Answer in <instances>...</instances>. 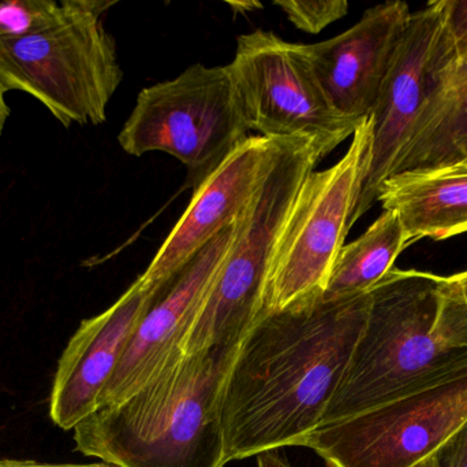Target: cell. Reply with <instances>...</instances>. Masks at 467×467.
<instances>
[{
  "instance_id": "15",
  "label": "cell",
  "mask_w": 467,
  "mask_h": 467,
  "mask_svg": "<svg viewBox=\"0 0 467 467\" xmlns=\"http://www.w3.org/2000/svg\"><path fill=\"white\" fill-rule=\"evenodd\" d=\"M384 210L397 211L410 244L467 233V161L408 170L387 178L379 191Z\"/></svg>"
},
{
  "instance_id": "7",
  "label": "cell",
  "mask_w": 467,
  "mask_h": 467,
  "mask_svg": "<svg viewBox=\"0 0 467 467\" xmlns=\"http://www.w3.org/2000/svg\"><path fill=\"white\" fill-rule=\"evenodd\" d=\"M370 145L372 120L367 117L343 158L305 181L275 252L263 314L323 295L351 229Z\"/></svg>"
},
{
  "instance_id": "21",
  "label": "cell",
  "mask_w": 467,
  "mask_h": 467,
  "mask_svg": "<svg viewBox=\"0 0 467 467\" xmlns=\"http://www.w3.org/2000/svg\"><path fill=\"white\" fill-rule=\"evenodd\" d=\"M449 25L457 48L467 44V0H447Z\"/></svg>"
},
{
  "instance_id": "22",
  "label": "cell",
  "mask_w": 467,
  "mask_h": 467,
  "mask_svg": "<svg viewBox=\"0 0 467 467\" xmlns=\"http://www.w3.org/2000/svg\"><path fill=\"white\" fill-rule=\"evenodd\" d=\"M0 467H118L106 462L95 463H43L36 461L0 460Z\"/></svg>"
},
{
  "instance_id": "5",
  "label": "cell",
  "mask_w": 467,
  "mask_h": 467,
  "mask_svg": "<svg viewBox=\"0 0 467 467\" xmlns=\"http://www.w3.org/2000/svg\"><path fill=\"white\" fill-rule=\"evenodd\" d=\"M335 148L313 137H285L239 219L238 233L197 315L185 354L239 347L265 304L272 262L299 191Z\"/></svg>"
},
{
  "instance_id": "20",
  "label": "cell",
  "mask_w": 467,
  "mask_h": 467,
  "mask_svg": "<svg viewBox=\"0 0 467 467\" xmlns=\"http://www.w3.org/2000/svg\"><path fill=\"white\" fill-rule=\"evenodd\" d=\"M438 467H467V421L435 454Z\"/></svg>"
},
{
  "instance_id": "18",
  "label": "cell",
  "mask_w": 467,
  "mask_h": 467,
  "mask_svg": "<svg viewBox=\"0 0 467 467\" xmlns=\"http://www.w3.org/2000/svg\"><path fill=\"white\" fill-rule=\"evenodd\" d=\"M59 0L0 2V37H19L38 29L59 11Z\"/></svg>"
},
{
  "instance_id": "10",
  "label": "cell",
  "mask_w": 467,
  "mask_h": 467,
  "mask_svg": "<svg viewBox=\"0 0 467 467\" xmlns=\"http://www.w3.org/2000/svg\"><path fill=\"white\" fill-rule=\"evenodd\" d=\"M447 0L431 2L411 14L372 114V145L350 227L378 202L384 181L394 173L422 109L457 57Z\"/></svg>"
},
{
  "instance_id": "8",
  "label": "cell",
  "mask_w": 467,
  "mask_h": 467,
  "mask_svg": "<svg viewBox=\"0 0 467 467\" xmlns=\"http://www.w3.org/2000/svg\"><path fill=\"white\" fill-rule=\"evenodd\" d=\"M467 421V367L357 416L321 425L301 447L329 467H416Z\"/></svg>"
},
{
  "instance_id": "13",
  "label": "cell",
  "mask_w": 467,
  "mask_h": 467,
  "mask_svg": "<svg viewBox=\"0 0 467 467\" xmlns=\"http://www.w3.org/2000/svg\"><path fill=\"white\" fill-rule=\"evenodd\" d=\"M158 288L139 277L106 312L82 321L60 356L52 383L49 417L60 430H74L98 410L99 398Z\"/></svg>"
},
{
  "instance_id": "16",
  "label": "cell",
  "mask_w": 467,
  "mask_h": 467,
  "mask_svg": "<svg viewBox=\"0 0 467 467\" xmlns=\"http://www.w3.org/2000/svg\"><path fill=\"white\" fill-rule=\"evenodd\" d=\"M466 159L467 44L458 48L438 90L422 109L392 175L447 166Z\"/></svg>"
},
{
  "instance_id": "27",
  "label": "cell",
  "mask_w": 467,
  "mask_h": 467,
  "mask_svg": "<svg viewBox=\"0 0 467 467\" xmlns=\"http://www.w3.org/2000/svg\"><path fill=\"white\" fill-rule=\"evenodd\" d=\"M416 467H438V463H436L435 457H431L424 461V462L419 463Z\"/></svg>"
},
{
  "instance_id": "25",
  "label": "cell",
  "mask_w": 467,
  "mask_h": 467,
  "mask_svg": "<svg viewBox=\"0 0 467 467\" xmlns=\"http://www.w3.org/2000/svg\"><path fill=\"white\" fill-rule=\"evenodd\" d=\"M450 279L454 282L458 292H460V295L462 296L463 301H465L467 304V271L460 274H454V276L450 277Z\"/></svg>"
},
{
  "instance_id": "2",
  "label": "cell",
  "mask_w": 467,
  "mask_h": 467,
  "mask_svg": "<svg viewBox=\"0 0 467 467\" xmlns=\"http://www.w3.org/2000/svg\"><path fill=\"white\" fill-rule=\"evenodd\" d=\"M364 331L321 425L467 367V304L450 277L394 268L369 292Z\"/></svg>"
},
{
  "instance_id": "6",
  "label": "cell",
  "mask_w": 467,
  "mask_h": 467,
  "mask_svg": "<svg viewBox=\"0 0 467 467\" xmlns=\"http://www.w3.org/2000/svg\"><path fill=\"white\" fill-rule=\"evenodd\" d=\"M229 65L196 63L169 81L144 88L119 132L129 155L164 153L185 165L197 189L249 139Z\"/></svg>"
},
{
  "instance_id": "12",
  "label": "cell",
  "mask_w": 467,
  "mask_h": 467,
  "mask_svg": "<svg viewBox=\"0 0 467 467\" xmlns=\"http://www.w3.org/2000/svg\"><path fill=\"white\" fill-rule=\"evenodd\" d=\"M410 16L408 3H381L339 36L305 44L324 93L340 114L357 122L372 114Z\"/></svg>"
},
{
  "instance_id": "17",
  "label": "cell",
  "mask_w": 467,
  "mask_h": 467,
  "mask_svg": "<svg viewBox=\"0 0 467 467\" xmlns=\"http://www.w3.org/2000/svg\"><path fill=\"white\" fill-rule=\"evenodd\" d=\"M411 246L397 211L384 210L353 243L345 244L332 269L323 296L343 299L370 292Z\"/></svg>"
},
{
  "instance_id": "14",
  "label": "cell",
  "mask_w": 467,
  "mask_h": 467,
  "mask_svg": "<svg viewBox=\"0 0 467 467\" xmlns=\"http://www.w3.org/2000/svg\"><path fill=\"white\" fill-rule=\"evenodd\" d=\"M280 140L250 136L194 189L185 213L140 276L142 281L161 287L219 233L238 221L268 172Z\"/></svg>"
},
{
  "instance_id": "3",
  "label": "cell",
  "mask_w": 467,
  "mask_h": 467,
  "mask_svg": "<svg viewBox=\"0 0 467 467\" xmlns=\"http://www.w3.org/2000/svg\"><path fill=\"white\" fill-rule=\"evenodd\" d=\"M238 347L185 354L74 428L76 450L118 467H224V386Z\"/></svg>"
},
{
  "instance_id": "19",
  "label": "cell",
  "mask_w": 467,
  "mask_h": 467,
  "mask_svg": "<svg viewBox=\"0 0 467 467\" xmlns=\"http://www.w3.org/2000/svg\"><path fill=\"white\" fill-rule=\"evenodd\" d=\"M274 5L282 8L294 27L313 35L343 18L348 11L346 0H277Z\"/></svg>"
},
{
  "instance_id": "23",
  "label": "cell",
  "mask_w": 467,
  "mask_h": 467,
  "mask_svg": "<svg viewBox=\"0 0 467 467\" xmlns=\"http://www.w3.org/2000/svg\"><path fill=\"white\" fill-rule=\"evenodd\" d=\"M255 458H257L258 467H291L287 460L277 452V450L261 452Z\"/></svg>"
},
{
  "instance_id": "24",
  "label": "cell",
  "mask_w": 467,
  "mask_h": 467,
  "mask_svg": "<svg viewBox=\"0 0 467 467\" xmlns=\"http://www.w3.org/2000/svg\"><path fill=\"white\" fill-rule=\"evenodd\" d=\"M227 5L233 8L234 13H252L263 8L260 2H227Z\"/></svg>"
},
{
  "instance_id": "28",
  "label": "cell",
  "mask_w": 467,
  "mask_h": 467,
  "mask_svg": "<svg viewBox=\"0 0 467 467\" xmlns=\"http://www.w3.org/2000/svg\"><path fill=\"white\" fill-rule=\"evenodd\" d=\"M466 161H467V159H466Z\"/></svg>"
},
{
  "instance_id": "26",
  "label": "cell",
  "mask_w": 467,
  "mask_h": 467,
  "mask_svg": "<svg viewBox=\"0 0 467 467\" xmlns=\"http://www.w3.org/2000/svg\"><path fill=\"white\" fill-rule=\"evenodd\" d=\"M5 92L3 90L2 85H0V137H2L5 121H7L8 115H10V107H8L7 101H5Z\"/></svg>"
},
{
  "instance_id": "4",
  "label": "cell",
  "mask_w": 467,
  "mask_h": 467,
  "mask_svg": "<svg viewBox=\"0 0 467 467\" xmlns=\"http://www.w3.org/2000/svg\"><path fill=\"white\" fill-rule=\"evenodd\" d=\"M111 0H62L47 24L0 37V85L33 96L68 128L100 125L123 80L117 44L104 25Z\"/></svg>"
},
{
  "instance_id": "1",
  "label": "cell",
  "mask_w": 467,
  "mask_h": 467,
  "mask_svg": "<svg viewBox=\"0 0 467 467\" xmlns=\"http://www.w3.org/2000/svg\"><path fill=\"white\" fill-rule=\"evenodd\" d=\"M369 292L305 299L264 313L239 345L224 386L226 462L301 447L321 427L369 312Z\"/></svg>"
},
{
  "instance_id": "9",
  "label": "cell",
  "mask_w": 467,
  "mask_h": 467,
  "mask_svg": "<svg viewBox=\"0 0 467 467\" xmlns=\"http://www.w3.org/2000/svg\"><path fill=\"white\" fill-rule=\"evenodd\" d=\"M244 122L268 139L313 137L337 148L362 122L340 114L324 93L305 44L257 29L236 38L229 63Z\"/></svg>"
},
{
  "instance_id": "11",
  "label": "cell",
  "mask_w": 467,
  "mask_h": 467,
  "mask_svg": "<svg viewBox=\"0 0 467 467\" xmlns=\"http://www.w3.org/2000/svg\"><path fill=\"white\" fill-rule=\"evenodd\" d=\"M239 219L158 288L98 409L122 403L185 356L186 340L235 240Z\"/></svg>"
}]
</instances>
